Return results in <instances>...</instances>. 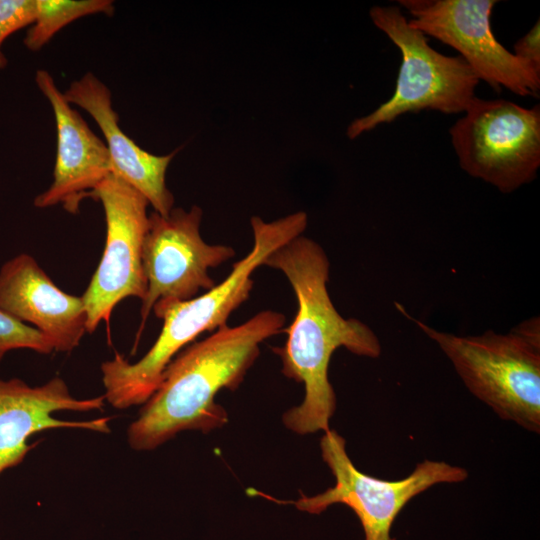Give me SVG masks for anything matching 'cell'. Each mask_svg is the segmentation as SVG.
<instances>
[{"instance_id":"obj_18","label":"cell","mask_w":540,"mask_h":540,"mask_svg":"<svg viewBox=\"0 0 540 540\" xmlns=\"http://www.w3.org/2000/svg\"><path fill=\"white\" fill-rule=\"evenodd\" d=\"M540 22L539 20L523 37L514 44L517 58L540 69Z\"/></svg>"},{"instance_id":"obj_16","label":"cell","mask_w":540,"mask_h":540,"mask_svg":"<svg viewBox=\"0 0 540 540\" xmlns=\"http://www.w3.org/2000/svg\"><path fill=\"white\" fill-rule=\"evenodd\" d=\"M30 349L40 354L54 351L52 342L38 329L0 310V361L11 350Z\"/></svg>"},{"instance_id":"obj_8","label":"cell","mask_w":540,"mask_h":540,"mask_svg":"<svg viewBox=\"0 0 540 540\" xmlns=\"http://www.w3.org/2000/svg\"><path fill=\"white\" fill-rule=\"evenodd\" d=\"M202 209L173 208L167 216L149 214L142 245L147 290L142 300L138 342L149 314L157 303L183 302L216 284L209 274L235 255L232 247L208 244L200 234Z\"/></svg>"},{"instance_id":"obj_10","label":"cell","mask_w":540,"mask_h":540,"mask_svg":"<svg viewBox=\"0 0 540 540\" xmlns=\"http://www.w3.org/2000/svg\"><path fill=\"white\" fill-rule=\"evenodd\" d=\"M495 0H400L412 16L409 24L459 52L479 80L496 91L538 97L540 69L522 61L494 36Z\"/></svg>"},{"instance_id":"obj_14","label":"cell","mask_w":540,"mask_h":540,"mask_svg":"<svg viewBox=\"0 0 540 540\" xmlns=\"http://www.w3.org/2000/svg\"><path fill=\"white\" fill-rule=\"evenodd\" d=\"M63 95L71 105L84 109L102 131L112 174L141 193L156 213L167 216L174 208V196L166 185V172L178 150L154 155L128 137L119 126L109 88L93 73L73 81Z\"/></svg>"},{"instance_id":"obj_15","label":"cell","mask_w":540,"mask_h":540,"mask_svg":"<svg viewBox=\"0 0 540 540\" xmlns=\"http://www.w3.org/2000/svg\"><path fill=\"white\" fill-rule=\"evenodd\" d=\"M113 4L110 0H36L35 20L23 43L30 51H39L57 32L81 17L112 15Z\"/></svg>"},{"instance_id":"obj_1","label":"cell","mask_w":540,"mask_h":540,"mask_svg":"<svg viewBox=\"0 0 540 540\" xmlns=\"http://www.w3.org/2000/svg\"><path fill=\"white\" fill-rule=\"evenodd\" d=\"M264 266L281 271L295 293L298 309L287 327V339L273 351L282 373L304 385L302 403L283 415L284 425L300 434L328 431L336 410V395L328 378L332 354L340 347L378 358L381 344L375 332L356 318H344L330 298V262L314 240L300 235L272 252Z\"/></svg>"},{"instance_id":"obj_6","label":"cell","mask_w":540,"mask_h":540,"mask_svg":"<svg viewBox=\"0 0 540 540\" xmlns=\"http://www.w3.org/2000/svg\"><path fill=\"white\" fill-rule=\"evenodd\" d=\"M449 133L460 167L502 193L531 182L540 167V108L475 98Z\"/></svg>"},{"instance_id":"obj_2","label":"cell","mask_w":540,"mask_h":540,"mask_svg":"<svg viewBox=\"0 0 540 540\" xmlns=\"http://www.w3.org/2000/svg\"><path fill=\"white\" fill-rule=\"evenodd\" d=\"M284 314L263 310L246 322L220 327L174 357L160 385L127 429L130 447L153 450L178 433L221 428L226 410L215 402L222 389L235 390L260 353V344L284 330Z\"/></svg>"},{"instance_id":"obj_17","label":"cell","mask_w":540,"mask_h":540,"mask_svg":"<svg viewBox=\"0 0 540 540\" xmlns=\"http://www.w3.org/2000/svg\"><path fill=\"white\" fill-rule=\"evenodd\" d=\"M35 14L36 0H0V70L8 63L2 50L3 43L11 34L31 26Z\"/></svg>"},{"instance_id":"obj_12","label":"cell","mask_w":540,"mask_h":540,"mask_svg":"<svg viewBox=\"0 0 540 540\" xmlns=\"http://www.w3.org/2000/svg\"><path fill=\"white\" fill-rule=\"evenodd\" d=\"M104 403V395L75 398L60 377H54L36 387L18 378L0 380V474L21 464L26 454L36 445L27 443L35 433L55 428L109 433L111 417L69 421L53 416L58 411L102 410Z\"/></svg>"},{"instance_id":"obj_13","label":"cell","mask_w":540,"mask_h":540,"mask_svg":"<svg viewBox=\"0 0 540 540\" xmlns=\"http://www.w3.org/2000/svg\"><path fill=\"white\" fill-rule=\"evenodd\" d=\"M0 310L38 329L55 351H72L87 333L82 298L61 290L27 253L0 268Z\"/></svg>"},{"instance_id":"obj_3","label":"cell","mask_w":540,"mask_h":540,"mask_svg":"<svg viewBox=\"0 0 540 540\" xmlns=\"http://www.w3.org/2000/svg\"><path fill=\"white\" fill-rule=\"evenodd\" d=\"M253 246L236 262L231 273L212 289L183 302L157 303L152 311L163 320L161 332L137 362L119 353L101 364L104 397L116 409L144 404L156 391L169 363L185 346L204 332L227 325L230 315L248 300L254 285L252 274L276 249L303 234L308 216L303 211L266 222L250 220Z\"/></svg>"},{"instance_id":"obj_7","label":"cell","mask_w":540,"mask_h":540,"mask_svg":"<svg viewBox=\"0 0 540 540\" xmlns=\"http://www.w3.org/2000/svg\"><path fill=\"white\" fill-rule=\"evenodd\" d=\"M321 455L335 478L334 486L292 503L301 511L320 514L333 504L351 508L364 530L365 540H395L390 530L397 515L415 496L440 483L467 479L466 469L444 461L424 460L407 477L384 480L358 470L346 452V441L334 430L324 432Z\"/></svg>"},{"instance_id":"obj_5","label":"cell","mask_w":540,"mask_h":540,"mask_svg":"<svg viewBox=\"0 0 540 540\" xmlns=\"http://www.w3.org/2000/svg\"><path fill=\"white\" fill-rule=\"evenodd\" d=\"M369 15L399 49L401 65L392 97L370 114L353 120L347 127V137L353 140L406 113H463L476 98L480 81L465 60L433 49L427 36L411 26L396 5L373 6Z\"/></svg>"},{"instance_id":"obj_4","label":"cell","mask_w":540,"mask_h":540,"mask_svg":"<svg viewBox=\"0 0 540 540\" xmlns=\"http://www.w3.org/2000/svg\"><path fill=\"white\" fill-rule=\"evenodd\" d=\"M452 363L467 389L501 419L540 432L539 318L507 334L459 336L414 320Z\"/></svg>"},{"instance_id":"obj_9","label":"cell","mask_w":540,"mask_h":540,"mask_svg":"<svg viewBox=\"0 0 540 540\" xmlns=\"http://www.w3.org/2000/svg\"><path fill=\"white\" fill-rule=\"evenodd\" d=\"M90 198L101 202L106 222L105 247L88 287L81 296L87 333L100 322L109 327L114 307L124 298L144 299L147 282L142 265V245L148 228L146 198L115 174L93 190Z\"/></svg>"},{"instance_id":"obj_11","label":"cell","mask_w":540,"mask_h":540,"mask_svg":"<svg viewBox=\"0 0 540 540\" xmlns=\"http://www.w3.org/2000/svg\"><path fill=\"white\" fill-rule=\"evenodd\" d=\"M35 82L54 114L57 150L53 181L35 197L34 206L48 208L61 204L66 211L76 214L81 201L113 173L109 152L67 102L48 71L37 70Z\"/></svg>"}]
</instances>
